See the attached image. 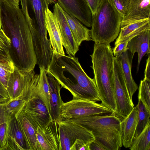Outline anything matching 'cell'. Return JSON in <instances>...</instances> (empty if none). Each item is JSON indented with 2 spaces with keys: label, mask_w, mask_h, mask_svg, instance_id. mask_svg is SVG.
Instances as JSON below:
<instances>
[{
  "label": "cell",
  "mask_w": 150,
  "mask_h": 150,
  "mask_svg": "<svg viewBox=\"0 0 150 150\" xmlns=\"http://www.w3.org/2000/svg\"><path fill=\"white\" fill-rule=\"evenodd\" d=\"M1 29L11 40L9 52L15 66L29 72L37 64L31 33L21 9L0 1Z\"/></svg>",
  "instance_id": "cell-1"
},
{
  "label": "cell",
  "mask_w": 150,
  "mask_h": 150,
  "mask_svg": "<svg viewBox=\"0 0 150 150\" xmlns=\"http://www.w3.org/2000/svg\"><path fill=\"white\" fill-rule=\"evenodd\" d=\"M47 72L52 75L62 88L68 90L73 99L100 101L94 78L87 75L77 57L62 54L53 50Z\"/></svg>",
  "instance_id": "cell-2"
},
{
  "label": "cell",
  "mask_w": 150,
  "mask_h": 150,
  "mask_svg": "<svg viewBox=\"0 0 150 150\" xmlns=\"http://www.w3.org/2000/svg\"><path fill=\"white\" fill-rule=\"evenodd\" d=\"M91 56L101 104L112 110L113 114L116 106L114 93V56L110 44L95 42Z\"/></svg>",
  "instance_id": "cell-3"
},
{
  "label": "cell",
  "mask_w": 150,
  "mask_h": 150,
  "mask_svg": "<svg viewBox=\"0 0 150 150\" xmlns=\"http://www.w3.org/2000/svg\"><path fill=\"white\" fill-rule=\"evenodd\" d=\"M79 124L92 132L95 140L106 150H118L122 146L121 120L112 114L66 119Z\"/></svg>",
  "instance_id": "cell-4"
},
{
  "label": "cell",
  "mask_w": 150,
  "mask_h": 150,
  "mask_svg": "<svg viewBox=\"0 0 150 150\" xmlns=\"http://www.w3.org/2000/svg\"><path fill=\"white\" fill-rule=\"evenodd\" d=\"M122 15L109 0H101L92 16L91 35L95 42L110 44L118 36Z\"/></svg>",
  "instance_id": "cell-5"
},
{
  "label": "cell",
  "mask_w": 150,
  "mask_h": 150,
  "mask_svg": "<svg viewBox=\"0 0 150 150\" xmlns=\"http://www.w3.org/2000/svg\"><path fill=\"white\" fill-rule=\"evenodd\" d=\"M114 93L116 109L113 115L121 120L129 114L134 105L130 98L122 71L120 56L113 61Z\"/></svg>",
  "instance_id": "cell-6"
},
{
  "label": "cell",
  "mask_w": 150,
  "mask_h": 150,
  "mask_svg": "<svg viewBox=\"0 0 150 150\" xmlns=\"http://www.w3.org/2000/svg\"><path fill=\"white\" fill-rule=\"evenodd\" d=\"M112 113V110L101 104L79 99L73 98L69 101L63 102L60 107L61 120Z\"/></svg>",
  "instance_id": "cell-7"
},
{
  "label": "cell",
  "mask_w": 150,
  "mask_h": 150,
  "mask_svg": "<svg viewBox=\"0 0 150 150\" xmlns=\"http://www.w3.org/2000/svg\"><path fill=\"white\" fill-rule=\"evenodd\" d=\"M21 11L31 34L47 35L45 11L49 8L47 0H20Z\"/></svg>",
  "instance_id": "cell-8"
},
{
  "label": "cell",
  "mask_w": 150,
  "mask_h": 150,
  "mask_svg": "<svg viewBox=\"0 0 150 150\" xmlns=\"http://www.w3.org/2000/svg\"><path fill=\"white\" fill-rule=\"evenodd\" d=\"M60 140L59 150H71L77 139L90 144L95 140L92 132L82 125L72 121H57Z\"/></svg>",
  "instance_id": "cell-9"
},
{
  "label": "cell",
  "mask_w": 150,
  "mask_h": 150,
  "mask_svg": "<svg viewBox=\"0 0 150 150\" xmlns=\"http://www.w3.org/2000/svg\"><path fill=\"white\" fill-rule=\"evenodd\" d=\"M25 100V110L37 129H43L52 120L47 107L38 96L30 97Z\"/></svg>",
  "instance_id": "cell-10"
},
{
  "label": "cell",
  "mask_w": 150,
  "mask_h": 150,
  "mask_svg": "<svg viewBox=\"0 0 150 150\" xmlns=\"http://www.w3.org/2000/svg\"><path fill=\"white\" fill-rule=\"evenodd\" d=\"M53 13L58 22L60 30L62 45L68 55L75 56L79 50L78 45L73 36L64 11L57 2L53 6Z\"/></svg>",
  "instance_id": "cell-11"
},
{
  "label": "cell",
  "mask_w": 150,
  "mask_h": 150,
  "mask_svg": "<svg viewBox=\"0 0 150 150\" xmlns=\"http://www.w3.org/2000/svg\"><path fill=\"white\" fill-rule=\"evenodd\" d=\"M63 10L76 17L81 23L91 27L92 16L86 0H57Z\"/></svg>",
  "instance_id": "cell-12"
},
{
  "label": "cell",
  "mask_w": 150,
  "mask_h": 150,
  "mask_svg": "<svg viewBox=\"0 0 150 150\" xmlns=\"http://www.w3.org/2000/svg\"><path fill=\"white\" fill-rule=\"evenodd\" d=\"M36 135L41 150H59L60 140L57 121L52 120L43 129H37Z\"/></svg>",
  "instance_id": "cell-13"
},
{
  "label": "cell",
  "mask_w": 150,
  "mask_h": 150,
  "mask_svg": "<svg viewBox=\"0 0 150 150\" xmlns=\"http://www.w3.org/2000/svg\"><path fill=\"white\" fill-rule=\"evenodd\" d=\"M5 150H30L25 135L15 116L9 120Z\"/></svg>",
  "instance_id": "cell-14"
},
{
  "label": "cell",
  "mask_w": 150,
  "mask_h": 150,
  "mask_svg": "<svg viewBox=\"0 0 150 150\" xmlns=\"http://www.w3.org/2000/svg\"><path fill=\"white\" fill-rule=\"evenodd\" d=\"M34 70L29 72L21 71L15 66L8 80L6 90L11 100L21 98L23 92Z\"/></svg>",
  "instance_id": "cell-15"
},
{
  "label": "cell",
  "mask_w": 150,
  "mask_h": 150,
  "mask_svg": "<svg viewBox=\"0 0 150 150\" xmlns=\"http://www.w3.org/2000/svg\"><path fill=\"white\" fill-rule=\"evenodd\" d=\"M150 0H131L120 26L136 21L150 18Z\"/></svg>",
  "instance_id": "cell-16"
},
{
  "label": "cell",
  "mask_w": 150,
  "mask_h": 150,
  "mask_svg": "<svg viewBox=\"0 0 150 150\" xmlns=\"http://www.w3.org/2000/svg\"><path fill=\"white\" fill-rule=\"evenodd\" d=\"M45 16L46 27L53 50L58 53L65 54L58 22L53 13L49 8L45 11Z\"/></svg>",
  "instance_id": "cell-17"
},
{
  "label": "cell",
  "mask_w": 150,
  "mask_h": 150,
  "mask_svg": "<svg viewBox=\"0 0 150 150\" xmlns=\"http://www.w3.org/2000/svg\"><path fill=\"white\" fill-rule=\"evenodd\" d=\"M150 29L147 30L133 38L128 43L127 48L132 54V60L135 53L138 54L137 72L143 56L150 53Z\"/></svg>",
  "instance_id": "cell-18"
},
{
  "label": "cell",
  "mask_w": 150,
  "mask_h": 150,
  "mask_svg": "<svg viewBox=\"0 0 150 150\" xmlns=\"http://www.w3.org/2000/svg\"><path fill=\"white\" fill-rule=\"evenodd\" d=\"M47 77L50 90V113L52 120H61L60 107L63 102L60 95L62 88L60 84L49 73L47 72Z\"/></svg>",
  "instance_id": "cell-19"
},
{
  "label": "cell",
  "mask_w": 150,
  "mask_h": 150,
  "mask_svg": "<svg viewBox=\"0 0 150 150\" xmlns=\"http://www.w3.org/2000/svg\"><path fill=\"white\" fill-rule=\"evenodd\" d=\"M138 105L134 107L129 115L121 121L122 145L126 148L131 146L138 120Z\"/></svg>",
  "instance_id": "cell-20"
},
{
  "label": "cell",
  "mask_w": 150,
  "mask_h": 150,
  "mask_svg": "<svg viewBox=\"0 0 150 150\" xmlns=\"http://www.w3.org/2000/svg\"><path fill=\"white\" fill-rule=\"evenodd\" d=\"M149 29H150V18L134 21L121 26L115 45L125 41H129L134 37Z\"/></svg>",
  "instance_id": "cell-21"
},
{
  "label": "cell",
  "mask_w": 150,
  "mask_h": 150,
  "mask_svg": "<svg viewBox=\"0 0 150 150\" xmlns=\"http://www.w3.org/2000/svg\"><path fill=\"white\" fill-rule=\"evenodd\" d=\"M24 107L15 117L21 126L30 150H41L37 137V129L26 113Z\"/></svg>",
  "instance_id": "cell-22"
},
{
  "label": "cell",
  "mask_w": 150,
  "mask_h": 150,
  "mask_svg": "<svg viewBox=\"0 0 150 150\" xmlns=\"http://www.w3.org/2000/svg\"><path fill=\"white\" fill-rule=\"evenodd\" d=\"M64 12L74 38L79 46L83 41L92 40L90 30L84 26L75 17L64 11Z\"/></svg>",
  "instance_id": "cell-23"
},
{
  "label": "cell",
  "mask_w": 150,
  "mask_h": 150,
  "mask_svg": "<svg viewBox=\"0 0 150 150\" xmlns=\"http://www.w3.org/2000/svg\"><path fill=\"white\" fill-rule=\"evenodd\" d=\"M120 57L122 66L126 85L130 98L132 100L133 95L138 88V86L133 79L132 74V60L130 59L128 50L123 53Z\"/></svg>",
  "instance_id": "cell-24"
},
{
  "label": "cell",
  "mask_w": 150,
  "mask_h": 150,
  "mask_svg": "<svg viewBox=\"0 0 150 150\" xmlns=\"http://www.w3.org/2000/svg\"><path fill=\"white\" fill-rule=\"evenodd\" d=\"M39 80L36 88V94L43 101L50 112V90L47 77V71L40 67Z\"/></svg>",
  "instance_id": "cell-25"
},
{
  "label": "cell",
  "mask_w": 150,
  "mask_h": 150,
  "mask_svg": "<svg viewBox=\"0 0 150 150\" xmlns=\"http://www.w3.org/2000/svg\"><path fill=\"white\" fill-rule=\"evenodd\" d=\"M150 122L140 134L133 140L131 150H150Z\"/></svg>",
  "instance_id": "cell-26"
},
{
  "label": "cell",
  "mask_w": 150,
  "mask_h": 150,
  "mask_svg": "<svg viewBox=\"0 0 150 150\" xmlns=\"http://www.w3.org/2000/svg\"><path fill=\"white\" fill-rule=\"evenodd\" d=\"M137 105L138 110V120L133 139L140 134L148 123L150 122V111L146 108L140 100H138Z\"/></svg>",
  "instance_id": "cell-27"
},
{
  "label": "cell",
  "mask_w": 150,
  "mask_h": 150,
  "mask_svg": "<svg viewBox=\"0 0 150 150\" xmlns=\"http://www.w3.org/2000/svg\"><path fill=\"white\" fill-rule=\"evenodd\" d=\"M4 104L0 105V150H5L6 148L8 123L11 118L5 113Z\"/></svg>",
  "instance_id": "cell-28"
},
{
  "label": "cell",
  "mask_w": 150,
  "mask_h": 150,
  "mask_svg": "<svg viewBox=\"0 0 150 150\" xmlns=\"http://www.w3.org/2000/svg\"><path fill=\"white\" fill-rule=\"evenodd\" d=\"M11 40L2 29L0 30V62L4 63H13L9 50Z\"/></svg>",
  "instance_id": "cell-29"
},
{
  "label": "cell",
  "mask_w": 150,
  "mask_h": 150,
  "mask_svg": "<svg viewBox=\"0 0 150 150\" xmlns=\"http://www.w3.org/2000/svg\"><path fill=\"white\" fill-rule=\"evenodd\" d=\"M26 100L22 98L10 100L4 105V110L10 117L16 116L25 107Z\"/></svg>",
  "instance_id": "cell-30"
},
{
  "label": "cell",
  "mask_w": 150,
  "mask_h": 150,
  "mask_svg": "<svg viewBox=\"0 0 150 150\" xmlns=\"http://www.w3.org/2000/svg\"><path fill=\"white\" fill-rule=\"evenodd\" d=\"M150 82L144 79L140 81L139 88L138 100H140L146 108L150 111Z\"/></svg>",
  "instance_id": "cell-31"
},
{
  "label": "cell",
  "mask_w": 150,
  "mask_h": 150,
  "mask_svg": "<svg viewBox=\"0 0 150 150\" xmlns=\"http://www.w3.org/2000/svg\"><path fill=\"white\" fill-rule=\"evenodd\" d=\"M13 63H4L0 62V81L6 89L11 74L14 69Z\"/></svg>",
  "instance_id": "cell-32"
},
{
  "label": "cell",
  "mask_w": 150,
  "mask_h": 150,
  "mask_svg": "<svg viewBox=\"0 0 150 150\" xmlns=\"http://www.w3.org/2000/svg\"><path fill=\"white\" fill-rule=\"evenodd\" d=\"M109 0L123 17L126 13L131 0Z\"/></svg>",
  "instance_id": "cell-33"
},
{
  "label": "cell",
  "mask_w": 150,
  "mask_h": 150,
  "mask_svg": "<svg viewBox=\"0 0 150 150\" xmlns=\"http://www.w3.org/2000/svg\"><path fill=\"white\" fill-rule=\"evenodd\" d=\"M129 40L121 42L115 45L112 50L114 57L121 56V54L128 50L127 46Z\"/></svg>",
  "instance_id": "cell-34"
},
{
  "label": "cell",
  "mask_w": 150,
  "mask_h": 150,
  "mask_svg": "<svg viewBox=\"0 0 150 150\" xmlns=\"http://www.w3.org/2000/svg\"><path fill=\"white\" fill-rule=\"evenodd\" d=\"M90 144L80 139H77L74 142L71 150H90Z\"/></svg>",
  "instance_id": "cell-35"
},
{
  "label": "cell",
  "mask_w": 150,
  "mask_h": 150,
  "mask_svg": "<svg viewBox=\"0 0 150 150\" xmlns=\"http://www.w3.org/2000/svg\"><path fill=\"white\" fill-rule=\"evenodd\" d=\"M10 100L6 90L0 81V104L5 103Z\"/></svg>",
  "instance_id": "cell-36"
},
{
  "label": "cell",
  "mask_w": 150,
  "mask_h": 150,
  "mask_svg": "<svg viewBox=\"0 0 150 150\" xmlns=\"http://www.w3.org/2000/svg\"><path fill=\"white\" fill-rule=\"evenodd\" d=\"M101 0H86L91 11L92 16L95 15Z\"/></svg>",
  "instance_id": "cell-37"
},
{
  "label": "cell",
  "mask_w": 150,
  "mask_h": 150,
  "mask_svg": "<svg viewBox=\"0 0 150 150\" xmlns=\"http://www.w3.org/2000/svg\"><path fill=\"white\" fill-rule=\"evenodd\" d=\"M146 64L144 72V79L150 82V57L149 55L146 60Z\"/></svg>",
  "instance_id": "cell-38"
},
{
  "label": "cell",
  "mask_w": 150,
  "mask_h": 150,
  "mask_svg": "<svg viewBox=\"0 0 150 150\" xmlns=\"http://www.w3.org/2000/svg\"><path fill=\"white\" fill-rule=\"evenodd\" d=\"M90 150H106L100 143L95 140L89 146Z\"/></svg>",
  "instance_id": "cell-39"
},
{
  "label": "cell",
  "mask_w": 150,
  "mask_h": 150,
  "mask_svg": "<svg viewBox=\"0 0 150 150\" xmlns=\"http://www.w3.org/2000/svg\"><path fill=\"white\" fill-rule=\"evenodd\" d=\"M0 1L16 6H19L20 0H0Z\"/></svg>",
  "instance_id": "cell-40"
},
{
  "label": "cell",
  "mask_w": 150,
  "mask_h": 150,
  "mask_svg": "<svg viewBox=\"0 0 150 150\" xmlns=\"http://www.w3.org/2000/svg\"><path fill=\"white\" fill-rule=\"evenodd\" d=\"M49 4H55L56 3L57 0H47Z\"/></svg>",
  "instance_id": "cell-41"
},
{
  "label": "cell",
  "mask_w": 150,
  "mask_h": 150,
  "mask_svg": "<svg viewBox=\"0 0 150 150\" xmlns=\"http://www.w3.org/2000/svg\"><path fill=\"white\" fill-rule=\"evenodd\" d=\"M1 29V19H0V30Z\"/></svg>",
  "instance_id": "cell-42"
},
{
  "label": "cell",
  "mask_w": 150,
  "mask_h": 150,
  "mask_svg": "<svg viewBox=\"0 0 150 150\" xmlns=\"http://www.w3.org/2000/svg\"><path fill=\"white\" fill-rule=\"evenodd\" d=\"M1 104H0V105Z\"/></svg>",
  "instance_id": "cell-43"
}]
</instances>
